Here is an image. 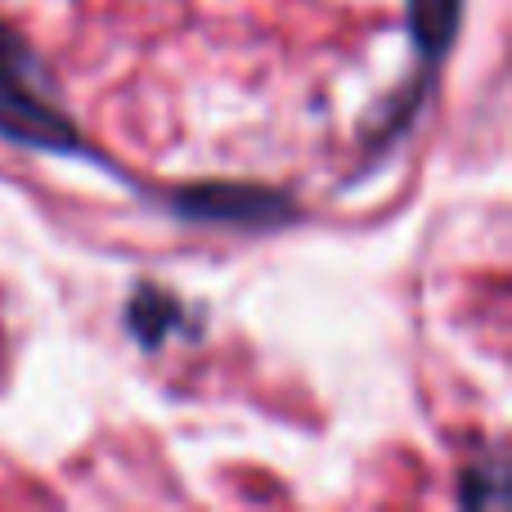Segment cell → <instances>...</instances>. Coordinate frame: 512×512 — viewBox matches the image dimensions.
Listing matches in <instances>:
<instances>
[{"mask_svg": "<svg viewBox=\"0 0 512 512\" xmlns=\"http://www.w3.org/2000/svg\"><path fill=\"white\" fill-rule=\"evenodd\" d=\"M0 140L36 153H77L81 135L45 90V68L23 36L0 23Z\"/></svg>", "mask_w": 512, "mask_h": 512, "instance_id": "6da1fadb", "label": "cell"}, {"mask_svg": "<svg viewBox=\"0 0 512 512\" xmlns=\"http://www.w3.org/2000/svg\"><path fill=\"white\" fill-rule=\"evenodd\" d=\"M171 207L180 216H194V221L248 225V230H270V225L292 216V207L279 194H265V189H252V185H198L171 198Z\"/></svg>", "mask_w": 512, "mask_h": 512, "instance_id": "7a4b0ae2", "label": "cell"}, {"mask_svg": "<svg viewBox=\"0 0 512 512\" xmlns=\"http://www.w3.org/2000/svg\"><path fill=\"white\" fill-rule=\"evenodd\" d=\"M463 18V0H409V32L423 59H441L450 50Z\"/></svg>", "mask_w": 512, "mask_h": 512, "instance_id": "3957f363", "label": "cell"}, {"mask_svg": "<svg viewBox=\"0 0 512 512\" xmlns=\"http://www.w3.org/2000/svg\"><path fill=\"white\" fill-rule=\"evenodd\" d=\"M176 319H180V306L167 297V292H140V301L131 306V328H135V337H140L144 346L162 342Z\"/></svg>", "mask_w": 512, "mask_h": 512, "instance_id": "277c9868", "label": "cell"}]
</instances>
